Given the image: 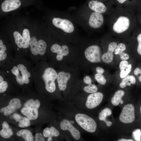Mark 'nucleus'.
Listing matches in <instances>:
<instances>
[{
  "instance_id": "f257e3e1",
  "label": "nucleus",
  "mask_w": 141,
  "mask_h": 141,
  "mask_svg": "<svg viewBox=\"0 0 141 141\" xmlns=\"http://www.w3.org/2000/svg\"><path fill=\"white\" fill-rule=\"evenodd\" d=\"M34 65L25 58L14 57L0 67V70L22 92H25L31 90L33 83Z\"/></svg>"
},
{
  "instance_id": "f03ea898",
  "label": "nucleus",
  "mask_w": 141,
  "mask_h": 141,
  "mask_svg": "<svg viewBox=\"0 0 141 141\" xmlns=\"http://www.w3.org/2000/svg\"><path fill=\"white\" fill-rule=\"evenodd\" d=\"M33 63V83L36 91L43 95L54 93L56 90L57 72L46 61Z\"/></svg>"
},
{
  "instance_id": "7ed1b4c3",
  "label": "nucleus",
  "mask_w": 141,
  "mask_h": 141,
  "mask_svg": "<svg viewBox=\"0 0 141 141\" xmlns=\"http://www.w3.org/2000/svg\"><path fill=\"white\" fill-rule=\"evenodd\" d=\"M19 95L22 102V107L19 110L21 114L30 119L31 124H41L43 109L42 100L44 95L31 90L19 93Z\"/></svg>"
},
{
  "instance_id": "20e7f679",
  "label": "nucleus",
  "mask_w": 141,
  "mask_h": 141,
  "mask_svg": "<svg viewBox=\"0 0 141 141\" xmlns=\"http://www.w3.org/2000/svg\"><path fill=\"white\" fill-rule=\"evenodd\" d=\"M51 22L58 30L59 40L67 42L78 40V32L76 22L69 13L64 12L59 16L53 17Z\"/></svg>"
},
{
  "instance_id": "39448f33",
  "label": "nucleus",
  "mask_w": 141,
  "mask_h": 141,
  "mask_svg": "<svg viewBox=\"0 0 141 141\" xmlns=\"http://www.w3.org/2000/svg\"><path fill=\"white\" fill-rule=\"evenodd\" d=\"M59 40L60 42H51L47 50L48 62L54 67H60L64 57L68 55L70 52V48L66 43L67 42Z\"/></svg>"
},
{
  "instance_id": "423d86ee",
  "label": "nucleus",
  "mask_w": 141,
  "mask_h": 141,
  "mask_svg": "<svg viewBox=\"0 0 141 141\" xmlns=\"http://www.w3.org/2000/svg\"><path fill=\"white\" fill-rule=\"evenodd\" d=\"M75 20L77 23L85 29L86 26L93 28H99L102 26L104 22V17L101 14L93 11L88 16L83 9L77 12Z\"/></svg>"
},
{
  "instance_id": "0eeeda50",
  "label": "nucleus",
  "mask_w": 141,
  "mask_h": 141,
  "mask_svg": "<svg viewBox=\"0 0 141 141\" xmlns=\"http://www.w3.org/2000/svg\"><path fill=\"white\" fill-rule=\"evenodd\" d=\"M12 94H6L9 101L7 105L1 107L0 112L5 116H8L19 110L22 105V102L19 92L16 95H12Z\"/></svg>"
},
{
  "instance_id": "6e6552de",
  "label": "nucleus",
  "mask_w": 141,
  "mask_h": 141,
  "mask_svg": "<svg viewBox=\"0 0 141 141\" xmlns=\"http://www.w3.org/2000/svg\"><path fill=\"white\" fill-rule=\"evenodd\" d=\"M75 119L78 124L86 131L93 133L96 131L97 125L95 121L87 115L78 113L75 115Z\"/></svg>"
},
{
  "instance_id": "1a4fd4ad",
  "label": "nucleus",
  "mask_w": 141,
  "mask_h": 141,
  "mask_svg": "<svg viewBox=\"0 0 141 141\" xmlns=\"http://www.w3.org/2000/svg\"><path fill=\"white\" fill-rule=\"evenodd\" d=\"M84 54L86 59L91 63H97L102 61L101 49L97 45H92L87 46L85 49Z\"/></svg>"
},
{
  "instance_id": "9d476101",
  "label": "nucleus",
  "mask_w": 141,
  "mask_h": 141,
  "mask_svg": "<svg viewBox=\"0 0 141 141\" xmlns=\"http://www.w3.org/2000/svg\"><path fill=\"white\" fill-rule=\"evenodd\" d=\"M17 88L0 70V95L16 93Z\"/></svg>"
},
{
  "instance_id": "9b49d317",
  "label": "nucleus",
  "mask_w": 141,
  "mask_h": 141,
  "mask_svg": "<svg viewBox=\"0 0 141 141\" xmlns=\"http://www.w3.org/2000/svg\"><path fill=\"white\" fill-rule=\"evenodd\" d=\"M4 40L0 39V67L10 62L15 57L10 48Z\"/></svg>"
},
{
  "instance_id": "f8f14e48",
  "label": "nucleus",
  "mask_w": 141,
  "mask_h": 141,
  "mask_svg": "<svg viewBox=\"0 0 141 141\" xmlns=\"http://www.w3.org/2000/svg\"><path fill=\"white\" fill-rule=\"evenodd\" d=\"M120 121L126 123L133 122L135 119L134 108L131 104H127L123 108L119 117Z\"/></svg>"
},
{
  "instance_id": "ddd939ff",
  "label": "nucleus",
  "mask_w": 141,
  "mask_h": 141,
  "mask_svg": "<svg viewBox=\"0 0 141 141\" xmlns=\"http://www.w3.org/2000/svg\"><path fill=\"white\" fill-rule=\"evenodd\" d=\"M103 97V94L100 92L91 93L87 97L85 103L86 107L89 109L95 108L101 103Z\"/></svg>"
},
{
  "instance_id": "4468645a",
  "label": "nucleus",
  "mask_w": 141,
  "mask_h": 141,
  "mask_svg": "<svg viewBox=\"0 0 141 141\" xmlns=\"http://www.w3.org/2000/svg\"><path fill=\"white\" fill-rule=\"evenodd\" d=\"M130 21L129 19L125 16L119 17L114 24L113 29L116 33H120L127 30L129 27Z\"/></svg>"
},
{
  "instance_id": "2eb2a0df",
  "label": "nucleus",
  "mask_w": 141,
  "mask_h": 141,
  "mask_svg": "<svg viewBox=\"0 0 141 141\" xmlns=\"http://www.w3.org/2000/svg\"><path fill=\"white\" fill-rule=\"evenodd\" d=\"M71 76L70 73L68 72L64 71L57 72V81L59 90L64 91L66 90L67 83Z\"/></svg>"
},
{
  "instance_id": "dca6fc26",
  "label": "nucleus",
  "mask_w": 141,
  "mask_h": 141,
  "mask_svg": "<svg viewBox=\"0 0 141 141\" xmlns=\"http://www.w3.org/2000/svg\"><path fill=\"white\" fill-rule=\"evenodd\" d=\"M9 117V121H14L17 123L18 126L24 128L29 127L31 124L30 120L25 116H24L15 112L7 116Z\"/></svg>"
},
{
  "instance_id": "f3484780",
  "label": "nucleus",
  "mask_w": 141,
  "mask_h": 141,
  "mask_svg": "<svg viewBox=\"0 0 141 141\" xmlns=\"http://www.w3.org/2000/svg\"><path fill=\"white\" fill-rule=\"evenodd\" d=\"M60 127L62 130L68 131L73 138L79 140L80 137V133L71 124L69 121L66 119L62 120L60 122Z\"/></svg>"
},
{
  "instance_id": "a211bd4d",
  "label": "nucleus",
  "mask_w": 141,
  "mask_h": 141,
  "mask_svg": "<svg viewBox=\"0 0 141 141\" xmlns=\"http://www.w3.org/2000/svg\"><path fill=\"white\" fill-rule=\"evenodd\" d=\"M20 0H5L2 3L1 8L4 12H8L15 10L21 5Z\"/></svg>"
},
{
  "instance_id": "6ab92c4d",
  "label": "nucleus",
  "mask_w": 141,
  "mask_h": 141,
  "mask_svg": "<svg viewBox=\"0 0 141 141\" xmlns=\"http://www.w3.org/2000/svg\"><path fill=\"white\" fill-rule=\"evenodd\" d=\"M117 45V43L115 42L110 43L107 52L102 56L101 60L103 62L106 64H109L112 61L114 57L113 53Z\"/></svg>"
},
{
  "instance_id": "aec40b11",
  "label": "nucleus",
  "mask_w": 141,
  "mask_h": 141,
  "mask_svg": "<svg viewBox=\"0 0 141 141\" xmlns=\"http://www.w3.org/2000/svg\"><path fill=\"white\" fill-rule=\"evenodd\" d=\"M88 6L91 10L101 14L105 13L107 8L104 4L102 2L95 0L90 1Z\"/></svg>"
},
{
  "instance_id": "412c9836",
  "label": "nucleus",
  "mask_w": 141,
  "mask_h": 141,
  "mask_svg": "<svg viewBox=\"0 0 141 141\" xmlns=\"http://www.w3.org/2000/svg\"><path fill=\"white\" fill-rule=\"evenodd\" d=\"M131 64H128L127 60H122L120 63L119 67L120 70V75L121 78H123L128 75L131 71L132 68Z\"/></svg>"
},
{
  "instance_id": "4be33fe9",
  "label": "nucleus",
  "mask_w": 141,
  "mask_h": 141,
  "mask_svg": "<svg viewBox=\"0 0 141 141\" xmlns=\"http://www.w3.org/2000/svg\"><path fill=\"white\" fill-rule=\"evenodd\" d=\"M2 128L0 131V135L2 137L8 139L11 137L14 134V132L7 122L3 121L2 124Z\"/></svg>"
},
{
  "instance_id": "5701e85b",
  "label": "nucleus",
  "mask_w": 141,
  "mask_h": 141,
  "mask_svg": "<svg viewBox=\"0 0 141 141\" xmlns=\"http://www.w3.org/2000/svg\"><path fill=\"white\" fill-rule=\"evenodd\" d=\"M22 48L26 56L28 54V48H30V42L31 38L30 32L27 28L24 30L22 34Z\"/></svg>"
},
{
  "instance_id": "b1692460",
  "label": "nucleus",
  "mask_w": 141,
  "mask_h": 141,
  "mask_svg": "<svg viewBox=\"0 0 141 141\" xmlns=\"http://www.w3.org/2000/svg\"><path fill=\"white\" fill-rule=\"evenodd\" d=\"M16 135L17 137L22 138L24 141H34V137L32 132L28 129L20 130L16 132Z\"/></svg>"
},
{
  "instance_id": "393cba45",
  "label": "nucleus",
  "mask_w": 141,
  "mask_h": 141,
  "mask_svg": "<svg viewBox=\"0 0 141 141\" xmlns=\"http://www.w3.org/2000/svg\"><path fill=\"white\" fill-rule=\"evenodd\" d=\"M125 92L122 90H119L116 91L111 100L112 104L115 106L119 105L120 103L122 104L124 102L122 98Z\"/></svg>"
},
{
  "instance_id": "a878e982",
  "label": "nucleus",
  "mask_w": 141,
  "mask_h": 141,
  "mask_svg": "<svg viewBox=\"0 0 141 141\" xmlns=\"http://www.w3.org/2000/svg\"><path fill=\"white\" fill-rule=\"evenodd\" d=\"M136 82V78L133 75H128L123 78L119 84V86L121 88H123L127 86H130L131 84H135Z\"/></svg>"
},
{
  "instance_id": "bb28decb",
  "label": "nucleus",
  "mask_w": 141,
  "mask_h": 141,
  "mask_svg": "<svg viewBox=\"0 0 141 141\" xmlns=\"http://www.w3.org/2000/svg\"><path fill=\"white\" fill-rule=\"evenodd\" d=\"M112 113L111 110L108 108H105L100 112L99 115V120L103 121L106 122L107 121L106 118L107 116L110 115Z\"/></svg>"
},
{
  "instance_id": "cd10ccee",
  "label": "nucleus",
  "mask_w": 141,
  "mask_h": 141,
  "mask_svg": "<svg viewBox=\"0 0 141 141\" xmlns=\"http://www.w3.org/2000/svg\"><path fill=\"white\" fill-rule=\"evenodd\" d=\"M98 89V88L96 85L92 84L86 86L83 88L84 91L88 93H91L96 92Z\"/></svg>"
},
{
  "instance_id": "c85d7f7f",
  "label": "nucleus",
  "mask_w": 141,
  "mask_h": 141,
  "mask_svg": "<svg viewBox=\"0 0 141 141\" xmlns=\"http://www.w3.org/2000/svg\"><path fill=\"white\" fill-rule=\"evenodd\" d=\"M126 49L125 45L121 43L117 45L114 52V54L119 55L125 51Z\"/></svg>"
},
{
  "instance_id": "c756f323",
  "label": "nucleus",
  "mask_w": 141,
  "mask_h": 141,
  "mask_svg": "<svg viewBox=\"0 0 141 141\" xmlns=\"http://www.w3.org/2000/svg\"><path fill=\"white\" fill-rule=\"evenodd\" d=\"M137 39L138 45L137 49V59L141 60V33L138 36Z\"/></svg>"
},
{
  "instance_id": "7c9ffc66",
  "label": "nucleus",
  "mask_w": 141,
  "mask_h": 141,
  "mask_svg": "<svg viewBox=\"0 0 141 141\" xmlns=\"http://www.w3.org/2000/svg\"><path fill=\"white\" fill-rule=\"evenodd\" d=\"M95 78L99 84L105 85L106 82V80L103 74L97 73L95 75Z\"/></svg>"
},
{
  "instance_id": "2f4dec72",
  "label": "nucleus",
  "mask_w": 141,
  "mask_h": 141,
  "mask_svg": "<svg viewBox=\"0 0 141 141\" xmlns=\"http://www.w3.org/2000/svg\"><path fill=\"white\" fill-rule=\"evenodd\" d=\"M50 128V134L49 137L53 138V137H57L59 136V131L55 127L51 126Z\"/></svg>"
},
{
  "instance_id": "473e14b6",
  "label": "nucleus",
  "mask_w": 141,
  "mask_h": 141,
  "mask_svg": "<svg viewBox=\"0 0 141 141\" xmlns=\"http://www.w3.org/2000/svg\"><path fill=\"white\" fill-rule=\"evenodd\" d=\"M44 137L43 133L41 132H37L34 136V139L35 141H44L45 139Z\"/></svg>"
},
{
  "instance_id": "72a5a7b5",
  "label": "nucleus",
  "mask_w": 141,
  "mask_h": 141,
  "mask_svg": "<svg viewBox=\"0 0 141 141\" xmlns=\"http://www.w3.org/2000/svg\"><path fill=\"white\" fill-rule=\"evenodd\" d=\"M133 74L141 83V67H136L134 70Z\"/></svg>"
},
{
  "instance_id": "f704fd0d",
  "label": "nucleus",
  "mask_w": 141,
  "mask_h": 141,
  "mask_svg": "<svg viewBox=\"0 0 141 141\" xmlns=\"http://www.w3.org/2000/svg\"><path fill=\"white\" fill-rule=\"evenodd\" d=\"M133 137L136 141H140L141 136V132L139 129H137L133 132Z\"/></svg>"
},
{
  "instance_id": "c9c22d12",
  "label": "nucleus",
  "mask_w": 141,
  "mask_h": 141,
  "mask_svg": "<svg viewBox=\"0 0 141 141\" xmlns=\"http://www.w3.org/2000/svg\"><path fill=\"white\" fill-rule=\"evenodd\" d=\"M43 135L45 138H48L50 136V128L46 127L44 128L43 131Z\"/></svg>"
},
{
  "instance_id": "e433bc0d",
  "label": "nucleus",
  "mask_w": 141,
  "mask_h": 141,
  "mask_svg": "<svg viewBox=\"0 0 141 141\" xmlns=\"http://www.w3.org/2000/svg\"><path fill=\"white\" fill-rule=\"evenodd\" d=\"M120 59L122 60H127L130 58L128 54L125 52H123L120 55Z\"/></svg>"
},
{
  "instance_id": "4c0bfd02",
  "label": "nucleus",
  "mask_w": 141,
  "mask_h": 141,
  "mask_svg": "<svg viewBox=\"0 0 141 141\" xmlns=\"http://www.w3.org/2000/svg\"><path fill=\"white\" fill-rule=\"evenodd\" d=\"M84 82L85 84L89 85L92 84V80L91 77L88 75L85 76L83 79Z\"/></svg>"
},
{
  "instance_id": "58836bf2",
  "label": "nucleus",
  "mask_w": 141,
  "mask_h": 141,
  "mask_svg": "<svg viewBox=\"0 0 141 141\" xmlns=\"http://www.w3.org/2000/svg\"><path fill=\"white\" fill-rule=\"evenodd\" d=\"M96 70L97 73L102 74H103L105 72L104 70L100 67H97L96 68Z\"/></svg>"
},
{
  "instance_id": "ea45409f",
  "label": "nucleus",
  "mask_w": 141,
  "mask_h": 141,
  "mask_svg": "<svg viewBox=\"0 0 141 141\" xmlns=\"http://www.w3.org/2000/svg\"><path fill=\"white\" fill-rule=\"evenodd\" d=\"M118 141H133V140L132 139H121L118 140Z\"/></svg>"
},
{
  "instance_id": "a19ab883",
  "label": "nucleus",
  "mask_w": 141,
  "mask_h": 141,
  "mask_svg": "<svg viewBox=\"0 0 141 141\" xmlns=\"http://www.w3.org/2000/svg\"><path fill=\"white\" fill-rule=\"evenodd\" d=\"M107 125L108 127H110L112 124V122L110 121H107L106 122Z\"/></svg>"
},
{
  "instance_id": "79ce46f5",
  "label": "nucleus",
  "mask_w": 141,
  "mask_h": 141,
  "mask_svg": "<svg viewBox=\"0 0 141 141\" xmlns=\"http://www.w3.org/2000/svg\"><path fill=\"white\" fill-rule=\"evenodd\" d=\"M126 0H117L120 3H124Z\"/></svg>"
},
{
  "instance_id": "37998d69",
  "label": "nucleus",
  "mask_w": 141,
  "mask_h": 141,
  "mask_svg": "<svg viewBox=\"0 0 141 141\" xmlns=\"http://www.w3.org/2000/svg\"><path fill=\"white\" fill-rule=\"evenodd\" d=\"M140 113L141 114V106H140Z\"/></svg>"
}]
</instances>
